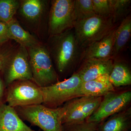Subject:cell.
I'll return each instance as SVG.
<instances>
[{"label":"cell","instance_id":"7a4b0ae2","mask_svg":"<svg viewBox=\"0 0 131 131\" xmlns=\"http://www.w3.org/2000/svg\"><path fill=\"white\" fill-rule=\"evenodd\" d=\"M23 121H27L43 131H63L62 107L51 108L43 104L14 108Z\"/></svg>","mask_w":131,"mask_h":131},{"label":"cell","instance_id":"7c38bea8","mask_svg":"<svg viewBox=\"0 0 131 131\" xmlns=\"http://www.w3.org/2000/svg\"><path fill=\"white\" fill-rule=\"evenodd\" d=\"M77 73L82 82L89 81L104 75L110 74L113 67V59L100 60L88 59L82 61Z\"/></svg>","mask_w":131,"mask_h":131},{"label":"cell","instance_id":"3957f363","mask_svg":"<svg viewBox=\"0 0 131 131\" xmlns=\"http://www.w3.org/2000/svg\"><path fill=\"white\" fill-rule=\"evenodd\" d=\"M27 49L33 81L45 88L59 81L47 47L40 44Z\"/></svg>","mask_w":131,"mask_h":131},{"label":"cell","instance_id":"5b68a950","mask_svg":"<svg viewBox=\"0 0 131 131\" xmlns=\"http://www.w3.org/2000/svg\"><path fill=\"white\" fill-rule=\"evenodd\" d=\"M82 83L76 72L67 80L41 88L43 100L42 104L48 107L56 108L62 106L69 101L82 96L80 92Z\"/></svg>","mask_w":131,"mask_h":131},{"label":"cell","instance_id":"44dd1931","mask_svg":"<svg viewBox=\"0 0 131 131\" xmlns=\"http://www.w3.org/2000/svg\"><path fill=\"white\" fill-rule=\"evenodd\" d=\"M112 7V17L115 24L122 21L130 12V0H110Z\"/></svg>","mask_w":131,"mask_h":131},{"label":"cell","instance_id":"9c48e42d","mask_svg":"<svg viewBox=\"0 0 131 131\" xmlns=\"http://www.w3.org/2000/svg\"><path fill=\"white\" fill-rule=\"evenodd\" d=\"M103 97L82 96L67 102L62 106V124H78L86 121L101 103Z\"/></svg>","mask_w":131,"mask_h":131},{"label":"cell","instance_id":"ba28073f","mask_svg":"<svg viewBox=\"0 0 131 131\" xmlns=\"http://www.w3.org/2000/svg\"><path fill=\"white\" fill-rule=\"evenodd\" d=\"M74 0H53L49 10L48 30L50 37L73 28Z\"/></svg>","mask_w":131,"mask_h":131},{"label":"cell","instance_id":"484cf974","mask_svg":"<svg viewBox=\"0 0 131 131\" xmlns=\"http://www.w3.org/2000/svg\"><path fill=\"white\" fill-rule=\"evenodd\" d=\"M6 88L5 86L0 74V107L3 104H6Z\"/></svg>","mask_w":131,"mask_h":131},{"label":"cell","instance_id":"277c9868","mask_svg":"<svg viewBox=\"0 0 131 131\" xmlns=\"http://www.w3.org/2000/svg\"><path fill=\"white\" fill-rule=\"evenodd\" d=\"M115 27L112 16L103 17L95 15L76 21L73 29L77 41L83 50L103 38Z\"/></svg>","mask_w":131,"mask_h":131},{"label":"cell","instance_id":"8992f818","mask_svg":"<svg viewBox=\"0 0 131 131\" xmlns=\"http://www.w3.org/2000/svg\"><path fill=\"white\" fill-rule=\"evenodd\" d=\"M41 88L30 80H18L6 88V103L13 107L42 104Z\"/></svg>","mask_w":131,"mask_h":131},{"label":"cell","instance_id":"603a6c76","mask_svg":"<svg viewBox=\"0 0 131 131\" xmlns=\"http://www.w3.org/2000/svg\"><path fill=\"white\" fill-rule=\"evenodd\" d=\"M93 5L96 15L103 17L112 16L110 0H93Z\"/></svg>","mask_w":131,"mask_h":131},{"label":"cell","instance_id":"4fadbf2b","mask_svg":"<svg viewBox=\"0 0 131 131\" xmlns=\"http://www.w3.org/2000/svg\"><path fill=\"white\" fill-rule=\"evenodd\" d=\"M0 131H37L24 123L14 108L7 104L0 107Z\"/></svg>","mask_w":131,"mask_h":131},{"label":"cell","instance_id":"52a82bcc","mask_svg":"<svg viewBox=\"0 0 131 131\" xmlns=\"http://www.w3.org/2000/svg\"><path fill=\"white\" fill-rule=\"evenodd\" d=\"M1 73L0 74L6 88L18 80L33 81L27 49L20 46L6 57Z\"/></svg>","mask_w":131,"mask_h":131},{"label":"cell","instance_id":"ffe728a7","mask_svg":"<svg viewBox=\"0 0 131 131\" xmlns=\"http://www.w3.org/2000/svg\"><path fill=\"white\" fill-rule=\"evenodd\" d=\"M74 14L75 22L96 15L93 7V0H74Z\"/></svg>","mask_w":131,"mask_h":131},{"label":"cell","instance_id":"d6986e66","mask_svg":"<svg viewBox=\"0 0 131 131\" xmlns=\"http://www.w3.org/2000/svg\"><path fill=\"white\" fill-rule=\"evenodd\" d=\"M131 36V17L129 15L121 21L115 32L113 59L117 57L124 50Z\"/></svg>","mask_w":131,"mask_h":131},{"label":"cell","instance_id":"d4e9b609","mask_svg":"<svg viewBox=\"0 0 131 131\" xmlns=\"http://www.w3.org/2000/svg\"><path fill=\"white\" fill-rule=\"evenodd\" d=\"M7 23L0 21V45L9 40Z\"/></svg>","mask_w":131,"mask_h":131},{"label":"cell","instance_id":"5bb4252c","mask_svg":"<svg viewBox=\"0 0 131 131\" xmlns=\"http://www.w3.org/2000/svg\"><path fill=\"white\" fill-rule=\"evenodd\" d=\"M115 91L110 82L109 75H104L89 81L82 83L80 92L82 96L103 97Z\"/></svg>","mask_w":131,"mask_h":131},{"label":"cell","instance_id":"ac0fdd59","mask_svg":"<svg viewBox=\"0 0 131 131\" xmlns=\"http://www.w3.org/2000/svg\"><path fill=\"white\" fill-rule=\"evenodd\" d=\"M109 78L114 88L130 85L131 71L128 64L124 60L115 59Z\"/></svg>","mask_w":131,"mask_h":131},{"label":"cell","instance_id":"8fae6325","mask_svg":"<svg viewBox=\"0 0 131 131\" xmlns=\"http://www.w3.org/2000/svg\"><path fill=\"white\" fill-rule=\"evenodd\" d=\"M115 27L103 38L90 45L82 52L80 61L88 59L107 60L113 59Z\"/></svg>","mask_w":131,"mask_h":131},{"label":"cell","instance_id":"6da1fadb","mask_svg":"<svg viewBox=\"0 0 131 131\" xmlns=\"http://www.w3.org/2000/svg\"><path fill=\"white\" fill-rule=\"evenodd\" d=\"M47 49L58 74H65L80 62L83 51L76 39L73 28L50 37Z\"/></svg>","mask_w":131,"mask_h":131},{"label":"cell","instance_id":"cb8c5ba5","mask_svg":"<svg viewBox=\"0 0 131 131\" xmlns=\"http://www.w3.org/2000/svg\"><path fill=\"white\" fill-rule=\"evenodd\" d=\"M98 126L86 121L78 124H64L63 131H98Z\"/></svg>","mask_w":131,"mask_h":131},{"label":"cell","instance_id":"4316f807","mask_svg":"<svg viewBox=\"0 0 131 131\" xmlns=\"http://www.w3.org/2000/svg\"><path fill=\"white\" fill-rule=\"evenodd\" d=\"M6 57H4L3 55L0 53V72L2 70L4 62H5Z\"/></svg>","mask_w":131,"mask_h":131},{"label":"cell","instance_id":"e0dca14e","mask_svg":"<svg viewBox=\"0 0 131 131\" xmlns=\"http://www.w3.org/2000/svg\"><path fill=\"white\" fill-rule=\"evenodd\" d=\"M7 26L9 39L18 42L20 46L28 49L41 44L35 37L24 30L15 19L8 23Z\"/></svg>","mask_w":131,"mask_h":131},{"label":"cell","instance_id":"30bf717a","mask_svg":"<svg viewBox=\"0 0 131 131\" xmlns=\"http://www.w3.org/2000/svg\"><path fill=\"white\" fill-rule=\"evenodd\" d=\"M100 105L86 121L99 125L108 117L127 108L131 101V91H115L103 96Z\"/></svg>","mask_w":131,"mask_h":131},{"label":"cell","instance_id":"9a60e30c","mask_svg":"<svg viewBox=\"0 0 131 131\" xmlns=\"http://www.w3.org/2000/svg\"><path fill=\"white\" fill-rule=\"evenodd\" d=\"M48 1L44 0H24L20 1L18 10L24 18L32 23H36L45 14Z\"/></svg>","mask_w":131,"mask_h":131},{"label":"cell","instance_id":"7402d4cb","mask_svg":"<svg viewBox=\"0 0 131 131\" xmlns=\"http://www.w3.org/2000/svg\"><path fill=\"white\" fill-rule=\"evenodd\" d=\"M20 1L0 0V21L9 23L18 10Z\"/></svg>","mask_w":131,"mask_h":131},{"label":"cell","instance_id":"2e32d148","mask_svg":"<svg viewBox=\"0 0 131 131\" xmlns=\"http://www.w3.org/2000/svg\"><path fill=\"white\" fill-rule=\"evenodd\" d=\"M110 117L98 125V131H130V107Z\"/></svg>","mask_w":131,"mask_h":131}]
</instances>
